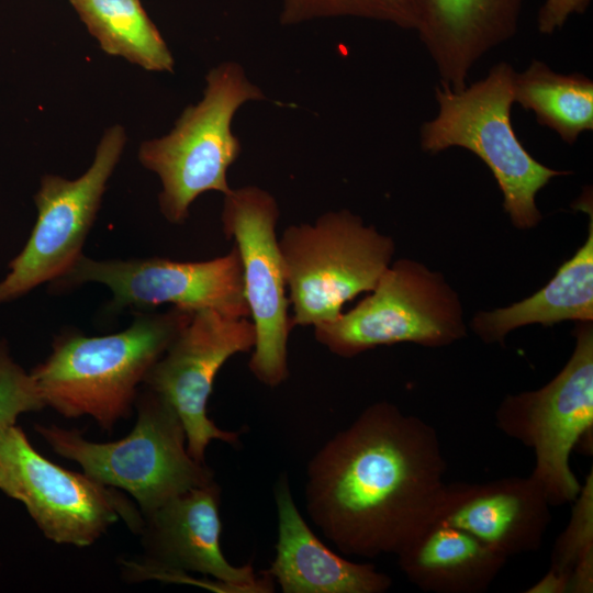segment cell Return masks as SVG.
Listing matches in <instances>:
<instances>
[{
  "mask_svg": "<svg viewBox=\"0 0 593 593\" xmlns=\"http://www.w3.org/2000/svg\"><path fill=\"white\" fill-rule=\"evenodd\" d=\"M592 0H545L537 15L538 32L553 34L573 14H583Z\"/></svg>",
  "mask_w": 593,
  "mask_h": 593,
  "instance_id": "obj_25",
  "label": "cell"
},
{
  "mask_svg": "<svg viewBox=\"0 0 593 593\" xmlns=\"http://www.w3.org/2000/svg\"><path fill=\"white\" fill-rule=\"evenodd\" d=\"M550 507L530 475L446 482L433 522L459 527L508 559L541 547L551 521Z\"/></svg>",
  "mask_w": 593,
  "mask_h": 593,
  "instance_id": "obj_15",
  "label": "cell"
},
{
  "mask_svg": "<svg viewBox=\"0 0 593 593\" xmlns=\"http://www.w3.org/2000/svg\"><path fill=\"white\" fill-rule=\"evenodd\" d=\"M101 48L150 71H172L174 58L139 0H70Z\"/></svg>",
  "mask_w": 593,
  "mask_h": 593,
  "instance_id": "obj_21",
  "label": "cell"
},
{
  "mask_svg": "<svg viewBox=\"0 0 593 593\" xmlns=\"http://www.w3.org/2000/svg\"><path fill=\"white\" fill-rule=\"evenodd\" d=\"M193 312L172 306L143 313L126 329L88 337H57L48 358L31 376L45 405L66 417L89 415L105 430L130 416L136 388Z\"/></svg>",
  "mask_w": 593,
  "mask_h": 593,
  "instance_id": "obj_2",
  "label": "cell"
},
{
  "mask_svg": "<svg viewBox=\"0 0 593 593\" xmlns=\"http://www.w3.org/2000/svg\"><path fill=\"white\" fill-rule=\"evenodd\" d=\"M221 490L214 481L187 491L144 515L142 532L148 560L138 568L141 578L199 585L187 571L211 575L235 593L273 592L267 572L259 578L250 564L235 567L221 550Z\"/></svg>",
  "mask_w": 593,
  "mask_h": 593,
  "instance_id": "obj_14",
  "label": "cell"
},
{
  "mask_svg": "<svg viewBox=\"0 0 593 593\" xmlns=\"http://www.w3.org/2000/svg\"><path fill=\"white\" fill-rule=\"evenodd\" d=\"M0 490L22 502L44 535L58 544L89 546L119 518L143 529L144 521L123 494L47 460L15 425L0 433Z\"/></svg>",
  "mask_w": 593,
  "mask_h": 593,
  "instance_id": "obj_9",
  "label": "cell"
},
{
  "mask_svg": "<svg viewBox=\"0 0 593 593\" xmlns=\"http://www.w3.org/2000/svg\"><path fill=\"white\" fill-rule=\"evenodd\" d=\"M574 349L563 368L537 390L506 395L495 425L533 450L529 474L551 506L571 504L582 483L571 469L577 447L589 448L593 434V322H577Z\"/></svg>",
  "mask_w": 593,
  "mask_h": 593,
  "instance_id": "obj_7",
  "label": "cell"
},
{
  "mask_svg": "<svg viewBox=\"0 0 593 593\" xmlns=\"http://www.w3.org/2000/svg\"><path fill=\"white\" fill-rule=\"evenodd\" d=\"M515 75L511 64L500 61L460 91L437 86L438 113L422 124L419 145L430 155L461 147L478 156L496 180L512 224L529 230L542 220L537 193L552 178L570 171L536 160L515 134L511 118Z\"/></svg>",
  "mask_w": 593,
  "mask_h": 593,
  "instance_id": "obj_3",
  "label": "cell"
},
{
  "mask_svg": "<svg viewBox=\"0 0 593 593\" xmlns=\"http://www.w3.org/2000/svg\"><path fill=\"white\" fill-rule=\"evenodd\" d=\"M524 0H412L414 29L440 86L460 91L471 68L518 30Z\"/></svg>",
  "mask_w": 593,
  "mask_h": 593,
  "instance_id": "obj_16",
  "label": "cell"
},
{
  "mask_svg": "<svg viewBox=\"0 0 593 593\" xmlns=\"http://www.w3.org/2000/svg\"><path fill=\"white\" fill-rule=\"evenodd\" d=\"M205 80L202 100L184 109L169 134L143 143L138 152L141 164L160 179V212L174 224L186 221L202 193L232 191L227 170L242 150L233 118L244 103L266 98L235 61L213 67Z\"/></svg>",
  "mask_w": 593,
  "mask_h": 593,
  "instance_id": "obj_4",
  "label": "cell"
},
{
  "mask_svg": "<svg viewBox=\"0 0 593 593\" xmlns=\"http://www.w3.org/2000/svg\"><path fill=\"white\" fill-rule=\"evenodd\" d=\"M126 142L122 126L108 128L88 170L75 180L46 175L35 194L37 219L21 253L0 282V304L63 277L81 248L99 210L107 182Z\"/></svg>",
  "mask_w": 593,
  "mask_h": 593,
  "instance_id": "obj_11",
  "label": "cell"
},
{
  "mask_svg": "<svg viewBox=\"0 0 593 593\" xmlns=\"http://www.w3.org/2000/svg\"><path fill=\"white\" fill-rule=\"evenodd\" d=\"M590 220L588 236L548 283L514 304L473 315L470 327L486 344H502L512 331L533 324L552 326L562 321L593 322V206L591 188L575 201Z\"/></svg>",
  "mask_w": 593,
  "mask_h": 593,
  "instance_id": "obj_18",
  "label": "cell"
},
{
  "mask_svg": "<svg viewBox=\"0 0 593 593\" xmlns=\"http://www.w3.org/2000/svg\"><path fill=\"white\" fill-rule=\"evenodd\" d=\"M279 215L273 195L259 187L232 189L224 195L222 227L239 253L256 333L248 367L258 381L271 388L289 377L288 340L294 326L276 234Z\"/></svg>",
  "mask_w": 593,
  "mask_h": 593,
  "instance_id": "obj_10",
  "label": "cell"
},
{
  "mask_svg": "<svg viewBox=\"0 0 593 593\" xmlns=\"http://www.w3.org/2000/svg\"><path fill=\"white\" fill-rule=\"evenodd\" d=\"M45 406L31 376L9 356L4 342H0V433L14 425L22 413Z\"/></svg>",
  "mask_w": 593,
  "mask_h": 593,
  "instance_id": "obj_24",
  "label": "cell"
},
{
  "mask_svg": "<svg viewBox=\"0 0 593 593\" xmlns=\"http://www.w3.org/2000/svg\"><path fill=\"white\" fill-rule=\"evenodd\" d=\"M57 281V280H56ZM61 287L99 282L112 292L111 307L171 304L190 312L213 310L249 318L237 248L204 261L166 258L96 260L81 255L58 279Z\"/></svg>",
  "mask_w": 593,
  "mask_h": 593,
  "instance_id": "obj_12",
  "label": "cell"
},
{
  "mask_svg": "<svg viewBox=\"0 0 593 593\" xmlns=\"http://www.w3.org/2000/svg\"><path fill=\"white\" fill-rule=\"evenodd\" d=\"M514 102L573 145L593 130V81L580 72L560 74L534 59L514 80Z\"/></svg>",
  "mask_w": 593,
  "mask_h": 593,
  "instance_id": "obj_20",
  "label": "cell"
},
{
  "mask_svg": "<svg viewBox=\"0 0 593 593\" xmlns=\"http://www.w3.org/2000/svg\"><path fill=\"white\" fill-rule=\"evenodd\" d=\"M549 570L569 579V593L593 592V470L586 474L570 519L551 551Z\"/></svg>",
  "mask_w": 593,
  "mask_h": 593,
  "instance_id": "obj_22",
  "label": "cell"
},
{
  "mask_svg": "<svg viewBox=\"0 0 593 593\" xmlns=\"http://www.w3.org/2000/svg\"><path fill=\"white\" fill-rule=\"evenodd\" d=\"M527 593H569V579L548 569Z\"/></svg>",
  "mask_w": 593,
  "mask_h": 593,
  "instance_id": "obj_26",
  "label": "cell"
},
{
  "mask_svg": "<svg viewBox=\"0 0 593 593\" xmlns=\"http://www.w3.org/2000/svg\"><path fill=\"white\" fill-rule=\"evenodd\" d=\"M395 556L407 580L432 593L485 592L508 560L472 534L439 521Z\"/></svg>",
  "mask_w": 593,
  "mask_h": 593,
  "instance_id": "obj_19",
  "label": "cell"
},
{
  "mask_svg": "<svg viewBox=\"0 0 593 593\" xmlns=\"http://www.w3.org/2000/svg\"><path fill=\"white\" fill-rule=\"evenodd\" d=\"M369 293L348 312L313 326L315 339L351 358L379 346L437 348L467 336L458 293L440 272L419 261H392Z\"/></svg>",
  "mask_w": 593,
  "mask_h": 593,
  "instance_id": "obj_8",
  "label": "cell"
},
{
  "mask_svg": "<svg viewBox=\"0 0 593 593\" xmlns=\"http://www.w3.org/2000/svg\"><path fill=\"white\" fill-rule=\"evenodd\" d=\"M446 471L430 424L376 402L309 462L306 510L344 555H396L433 522Z\"/></svg>",
  "mask_w": 593,
  "mask_h": 593,
  "instance_id": "obj_1",
  "label": "cell"
},
{
  "mask_svg": "<svg viewBox=\"0 0 593 593\" xmlns=\"http://www.w3.org/2000/svg\"><path fill=\"white\" fill-rule=\"evenodd\" d=\"M137 422L118 441L98 444L77 429L36 426L52 449L81 466L102 484L120 488L137 501L144 515L171 499L214 482L205 462L191 457L182 422L171 404L148 390L138 400Z\"/></svg>",
  "mask_w": 593,
  "mask_h": 593,
  "instance_id": "obj_5",
  "label": "cell"
},
{
  "mask_svg": "<svg viewBox=\"0 0 593 593\" xmlns=\"http://www.w3.org/2000/svg\"><path fill=\"white\" fill-rule=\"evenodd\" d=\"M251 321L213 310L192 314L143 383L167 400L179 415L192 458L205 462V449L214 440L236 445L239 433L217 427L206 414L215 376L234 355L255 346Z\"/></svg>",
  "mask_w": 593,
  "mask_h": 593,
  "instance_id": "obj_13",
  "label": "cell"
},
{
  "mask_svg": "<svg viewBox=\"0 0 593 593\" xmlns=\"http://www.w3.org/2000/svg\"><path fill=\"white\" fill-rule=\"evenodd\" d=\"M293 325L336 318L393 261L394 240L348 210L288 226L278 238Z\"/></svg>",
  "mask_w": 593,
  "mask_h": 593,
  "instance_id": "obj_6",
  "label": "cell"
},
{
  "mask_svg": "<svg viewBox=\"0 0 593 593\" xmlns=\"http://www.w3.org/2000/svg\"><path fill=\"white\" fill-rule=\"evenodd\" d=\"M328 16L365 18L414 29L412 0H283L280 20L293 24Z\"/></svg>",
  "mask_w": 593,
  "mask_h": 593,
  "instance_id": "obj_23",
  "label": "cell"
},
{
  "mask_svg": "<svg viewBox=\"0 0 593 593\" xmlns=\"http://www.w3.org/2000/svg\"><path fill=\"white\" fill-rule=\"evenodd\" d=\"M276 557L267 572L283 593H383L392 579L373 564L345 559L326 547L298 510L286 475L275 490Z\"/></svg>",
  "mask_w": 593,
  "mask_h": 593,
  "instance_id": "obj_17",
  "label": "cell"
}]
</instances>
